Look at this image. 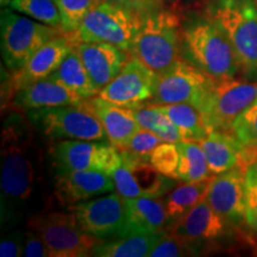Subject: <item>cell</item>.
Returning <instances> with one entry per match:
<instances>
[{
	"mask_svg": "<svg viewBox=\"0 0 257 257\" xmlns=\"http://www.w3.org/2000/svg\"><path fill=\"white\" fill-rule=\"evenodd\" d=\"M43 141L23 112H9L3 120L0 147L3 232L54 206L53 173Z\"/></svg>",
	"mask_w": 257,
	"mask_h": 257,
	"instance_id": "obj_1",
	"label": "cell"
},
{
	"mask_svg": "<svg viewBox=\"0 0 257 257\" xmlns=\"http://www.w3.org/2000/svg\"><path fill=\"white\" fill-rule=\"evenodd\" d=\"M204 15L230 42L243 79L257 81V0H207Z\"/></svg>",
	"mask_w": 257,
	"mask_h": 257,
	"instance_id": "obj_2",
	"label": "cell"
},
{
	"mask_svg": "<svg viewBox=\"0 0 257 257\" xmlns=\"http://www.w3.org/2000/svg\"><path fill=\"white\" fill-rule=\"evenodd\" d=\"M184 18L175 6H162L144 15L130 54L157 75L181 57Z\"/></svg>",
	"mask_w": 257,
	"mask_h": 257,
	"instance_id": "obj_3",
	"label": "cell"
},
{
	"mask_svg": "<svg viewBox=\"0 0 257 257\" xmlns=\"http://www.w3.org/2000/svg\"><path fill=\"white\" fill-rule=\"evenodd\" d=\"M181 56L214 80L234 79L240 74L230 42L205 15L184 19Z\"/></svg>",
	"mask_w": 257,
	"mask_h": 257,
	"instance_id": "obj_4",
	"label": "cell"
},
{
	"mask_svg": "<svg viewBox=\"0 0 257 257\" xmlns=\"http://www.w3.org/2000/svg\"><path fill=\"white\" fill-rule=\"evenodd\" d=\"M82 102L36 108L25 112V115L48 143L63 140L108 141L100 120Z\"/></svg>",
	"mask_w": 257,
	"mask_h": 257,
	"instance_id": "obj_5",
	"label": "cell"
},
{
	"mask_svg": "<svg viewBox=\"0 0 257 257\" xmlns=\"http://www.w3.org/2000/svg\"><path fill=\"white\" fill-rule=\"evenodd\" d=\"M27 225L38 231L50 257L92 256L94 246L102 240L85 232L68 208L50 207L29 218Z\"/></svg>",
	"mask_w": 257,
	"mask_h": 257,
	"instance_id": "obj_6",
	"label": "cell"
},
{
	"mask_svg": "<svg viewBox=\"0 0 257 257\" xmlns=\"http://www.w3.org/2000/svg\"><path fill=\"white\" fill-rule=\"evenodd\" d=\"M143 16L111 0H102L73 34L78 43L104 42L130 53Z\"/></svg>",
	"mask_w": 257,
	"mask_h": 257,
	"instance_id": "obj_7",
	"label": "cell"
},
{
	"mask_svg": "<svg viewBox=\"0 0 257 257\" xmlns=\"http://www.w3.org/2000/svg\"><path fill=\"white\" fill-rule=\"evenodd\" d=\"M0 29L3 61L11 72L22 68L41 47L63 32L62 29L15 14L11 8L2 11Z\"/></svg>",
	"mask_w": 257,
	"mask_h": 257,
	"instance_id": "obj_8",
	"label": "cell"
},
{
	"mask_svg": "<svg viewBox=\"0 0 257 257\" xmlns=\"http://www.w3.org/2000/svg\"><path fill=\"white\" fill-rule=\"evenodd\" d=\"M51 173L98 170L112 175L121 165V154L110 141L63 140L48 144Z\"/></svg>",
	"mask_w": 257,
	"mask_h": 257,
	"instance_id": "obj_9",
	"label": "cell"
},
{
	"mask_svg": "<svg viewBox=\"0 0 257 257\" xmlns=\"http://www.w3.org/2000/svg\"><path fill=\"white\" fill-rule=\"evenodd\" d=\"M257 99V81L238 79L216 80L199 110L210 133H230L234 120Z\"/></svg>",
	"mask_w": 257,
	"mask_h": 257,
	"instance_id": "obj_10",
	"label": "cell"
},
{
	"mask_svg": "<svg viewBox=\"0 0 257 257\" xmlns=\"http://www.w3.org/2000/svg\"><path fill=\"white\" fill-rule=\"evenodd\" d=\"M238 229L219 216L204 199L170 227L169 232L184 239L191 246L194 256H198L230 243Z\"/></svg>",
	"mask_w": 257,
	"mask_h": 257,
	"instance_id": "obj_11",
	"label": "cell"
},
{
	"mask_svg": "<svg viewBox=\"0 0 257 257\" xmlns=\"http://www.w3.org/2000/svg\"><path fill=\"white\" fill-rule=\"evenodd\" d=\"M85 232L99 239H112L131 234L124 197L119 193H108L78 202L68 207Z\"/></svg>",
	"mask_w": 257,
	"mask_h": 257,
	"instance_id": "obj_12",
	"label": "cell"
},
{
	"mask_svg": "<svg viewBox=\"0 0 257 257\" xmlns=\"http://www.w3.org/2000/svg\"><path fill=\"white\" fill-rule=\"evenodd\" d=\"M214 81L181 56L169 69L157 75L155 94L148 105L187 102L199 107Z\"/></svg>",
	"mask_w": 257,
	"mask_h": 257,
	"instance_id": "obj_13",
	"label": "cell"
},
{
	"mask_svg": "<svg viewBox=\"0 0 257 257\" xmlns=\"http://www.w3.org/2000/svg\"><path fill=\"white\" fill-rule=\"evenodd\" d=\"M78 44L73 32L63 31L30 57V60L22 68L14 70L3 87L2 107L8 104L11 96L19 89L27 87L31 83L44 80L53 74L61 66L63 60Z\"/></svg>",
	"mask_w": 257,
	"mask_h": 257,
	"instance_id": "obj_14",
	"label": "cell"
},
{
	"mask_svg": "<svg viewBox=\"0 0 257 257\" xmlns=\"http://www.w3.org/2000/svg\"><path fill=\"white\" fill-rule=\"evenodd\" d=\"M121 165L112 174L115 191L124 198H163L178 180L161 174L152 162L120 150Z\"/></svg>",
	"mask_w": 257,
	"mask_h": 257,
	"instance_id": "obj_15",
	"label": "cell"
},
{
	"mask_svg": "<svg viewBox=\"0 0 257 257\" xmlns=\"http://www.w3.org/2000/svg\"><path fill=\"white\" fill-rule=\"evenodd\" d=\"M157 74L131 55L115 78L107 83L98 96L126 108L146 106L155 94Z\"/></svg>",
	"mask_w": 257,
	"mask_h": 257,
	"instance_id": "obj_16",
	"label": "cell"
},
{
	"mask_svg": "<svg viewBox=\"0 0 257 257\" xmlns=\"http://www.w3.org/2000/svg\"><path fill=\"white\" fill-rule=\"evenodd\" d=\"M245 169L238 166L214 175L208 185L205 200L219 216L237 227L245 224Z\"/></svg>",
	"mask_w": 257,
	"mask_h": 257,
	"instance_id": "obj_17",
	"label": "cell"
},
{
	"mask_svg": "<svg viewBox=\"0 0 257 257\" xmlns=\"http://www.w3.org/2000/svg\"><path fill=\"white\" fill-rule=\"evenodd\" d=\"M114 191L112 175L98 170H72L53 174L54 206L59 208H68Z\"/></svg>",
	"mask_w": 257,
	"mask_h": 257,
	"instance_id": "obj_18",
	"label": "cell"
},
{
	"mask_svg": "<svg viewBox=\"0 0 257 257\" xmlns=\"http://www.w3.org/2000/svg\"><path fill=\"white\" fill-rule=\"evenodd\" d=\"M75 48L99 92L118 75L130 57L127 51L104 42H79Z\"/></svg>",
	"mask_w": 257,
	"mask_h": 257,
	"instance_id": "obj_19",
	"label": "cell"
},
{
	"mask_svg": "<svg viewBox=\"0 0 257 257\" xmlns=\"http://www.w3.org/2000/svg\"><path fill=\"white\" fill-rule=\"evenodd\" d=\"M199 144L206 155L213 175L221 174L234 167H246L257 160V153L240 143L232 134L225 131H212Z\"/></svg>",
	"mask_w": 257,
	"mask_h": 257,
	"instance_id": "obj_20",
	"label": "cell"
},
{
	"mask_svg": "<svg viewBox=\"0 0 257 257\" xmlns=\"http://www.w3.org/2000/svg\"><path fill=\"white\" fill-rule=\"evenodd\" d=\"M83 100L85 99L69 91L55 80L47 78L19 89L2 108L3 110L11 108V111H19L25 113L36 108L80 105Z\"/></svg>",
	"mask_w": 257,
	"mask_h": 257,
	"instance_id": "obj_21",
	"label": "cell"
},
{
	"mask_svg": "<svg viewBox=\"0 0 257 257\" xmlns=\"http://www.w3.org/2000/svg\"><path fill=\"white\" fill-rule=\"evenodd\" d=\"M82 104L100 120L107 134L108 141L118 149L123 148L124 144L141 128L131 108L112 104L98 95L85 99Z\"/></svg>",
	"mask_w": 257,
	"mask_h": 257,
	"instance_id": "obj_22",
	"label": "cell"
},
{
	"mask_svg": "<svg viewBox=\"0 0 257 257\" xmlns=\"http://www.w3.org/2000/svg\"><path fill=\"white\" fill-rule=\"evenodd\" d=\"M133 233L166 231L168 219L163 198H124Z\"/></svg>",
	"mask_w": 257,
	"mask_h": 257,
	"instance_id": "obj_23",
	"label": "cell"
},
{
	"mask_svg": "<svg viewBox=\"0 0 257 257\" xmlns=\"http://www.w3.org/2000/svg\"><path fill=\"white\" fill-rule=\"evenodd\" d=\"M167 231V230H166ZM166 231L154 233H131L124 237L105 239L96 244L92 256L98 257H144L149 255Z\"/></svg>",
	"mask_w": 257,
	"mask_h": 257,
	"instance_id": "obj_24",
	"label": "cell"
},
{
	"mask_svg": "<svg viewBox=\"0 0 257 257\" xmlns=\"http://www.w3.org/2000/svg\"><path fill=\"white\" fill-rule=\"evenodd\" d=\"M211 179L201 182H184L181 185H176L163 197L168 229L174 226L193 207L204 200Z\"/></svg>",
	"mask_w": 257,
	"mask_h": 257,
	"instance_id": "obj_25",
	"label": "cell"
},
{
	"mask_svg": "<svg viewBox=\"0 0 257 257\" xmlns=\"http://www.w3.org/2000/svg\"><path fill=\"white\" fill-rule=\"evenodd\" d=\"M49 78L81 96L82 99L93 98L99 93L89 78L76 48L70 51L63 60V62L61 63V66L51 74Z\"/></svg>",
	"mask_w": 257,
	"mask_h": 257,
	"instance_id": "obj_26",
	"label": "cell"
},
{
	"mask_svg": "<svg viewBox=\"0 0 257 257\" xmlns=\"http://www.w3.org/2000/svg\"><path fill=\"white\" fill-rule=\"evenodd\" d=\"M153 106L162 113H165L175 124L181 135L182 141L200 142L210 134L201 112L197 106L187 104V102Z\"/></svg>",
	"mask_w": 257,
	"mask_h": 257,
	"instance_id": "obj_27",
	"label": "cell"
},
{
	"mask_svg": "<svg viewBox=\"0 0 257 257\" xmlns=\"http://www.w3.org/2000/svg\"><path fill=\"white\" fill-rule=\"evenodd\" d=\"M180 152L179 181L201 182L213 178L208 167L206 155L199 142L180 141L178 142Z\"/></svg>",
	"mask_w": 257,
	"mask_h": 257,
	"instance_id": "obj_28",
	"label": "cell"
},
{
	"mask_svg": "<svg viewBox=\"0 0 257 257\" xmlns=\"http://www.w3.org/2000/svg\"><path fill=\"white\" fill-rule=\"evenodd\" d=\"M134 114L141 128H146L156 136L162 138L165 142L178 143L182 141L178 127L165 113L157 110L153 105L134 108Z\"/></svg>",
	"mask_w": 257,
	"mask_h": 257,
	"instance_id": "obj_29",
	"label": "cell"
},
{
	"mask_svg": "<svg viewBox=\"0 0 257 257\" xmlns=\"http://www.w3.org/2000/svg\"><path fill=\"white\" fill-rule=\"evenodd\" d=\"M10 8L49 27L62 29V19L53 0H12Z\"/></svg>",
	"mask_w": 257,
	"mask_h": 257,
	"instance_id": "obj_30",
	"label": "cell"
},
{
	"mask_svg": "<svg viewBox=\"0 0 257 257\" xmlns=\"http://www.w3.org/2000/svg\"><path fill=\"white\" fill-rule=\"evenodd\" d=\"M59 9L62 29L74 32L80 28L86 16L102 0H53Z\"/></svg>",
	"mask_w": 257,
	"mask_h": 257,
	"instance_id": "obj_31",
	"label": "cell"
},
{
	"mask_svg": "<svg viewBox=\"0 0 257 257\" xmlns=\"http://www.w3.org/2000/svg\"><path fill=\"white\" fill-rule=\"evenodd\" d=\"M230 134L246 148L257 153V99L234 120Z\"/></svg>",
	"mask_w": 257,
	"mask_h": 257,
	"instance_id": "obj_32",
	"label": "cell"
},
{
	"mask_svg": "<svg viewBox=\"0 0 257 257\" xmlns=\"http://www.w3.org/2000/svg\"><path fill=\"white\" fill-rule=\"evenodd\" d=\"M150 162L161 174L179 181L180 152L178 143L163 142L160 144L150 156Z\"/></svg>",
	"mask_w": 257,
	"mask_h": 257,
	"instance_id": "obj_33",
	"label": "cell"
},
{
	"mask_svg": "<svg viewBox=\"0 0 257 257\" xmlns=\"http://www.w3.org/2000/svg\"><path fill=\"white\" fill-rule=\"evenodd\" d=\"M245 205L246 230L257 238V160L245 169Z\"/></svg>",
	"mask_w": 257,
	"mask_h": 257,
	"instance_id": "obj_34",
	"label": "cell"
},
{
	"mask_svg": "<svg viewBox=\"0 0 257 257\" xmlns=\"http://www.w3.org/2000/svg\"><path fill=\"white\" fill-rule=\"evenodd\" d=\"M163 142L165 141L156 136L155 134L150 133L146 128H140L119 150H126L141 159L150 161V156L154 150Z\"/></svg>",
	"mask_w": 257,
	"mask_h": 257,
	"instance_id": "obj_35",
	"label": "cell"
},
{
	"mask_svg": "<svg viewBox=\"0 0 257 257\" xmlns=\"http://www.w3.org/2000/svg\"><path fill=\"white\" fill-rule=\"evenodd\" d=\"M194 256L191 246L172 232H165L156 245L152 249L148 257H181Z\"/></svg>",
	"mask_w": 257,
	"mask_h": 257,
	"instance_id": "obj_36",
	"label": "cell"
},
{
	"mask_svg": "<svg viewBox=\"0 0 257 257\" xmlns=\"http://www.w3.org/2000/svg\"><path fill=\"white\" fill-rule=\"evenodd\" d=\"M25 244V232L22 230H9L3 232L0 240V256L19 257L23 256Z\"/></svg>",
	"mask_w": 257,
	"mask_h": 257,
	"instance_id": "obj_37",
	"label": "cell"
},
{
	"mask_svg": "<svg viewBox=\"0 0 257 257\" xmlns=\"http://www.w3.org/2000/svg\"><path fill=\"white\" fill-rule=\"evenodd\" d=\"M23 256L25 257H47L49 256L46 243L36 229L27 225Z\"/></svg>",
	"mask_w": 257,
	"mask_h": 257,
	"instance_id": "obj_38",
	"label": "cell"
},
{
	"mask_svg": "<svg viewBox=\"0 0 257 257\" xmlns=\"http://www.w3.org/2000/svg\"><path fill=\"white\" fill-rule=\"evenodd\" d=\"M111 2L117 3V4L141 15H147L165 6L163 0H111Z\"/></svg>",
	"mask_w": 257,
	"mask_h": 257,
	"instance_id": "obj_39",
	"label": "cell"
},
{
	"mask_svg": "<svg viewBox=\"0 0 257 257\" xmlns=\"http://www.w3.org/2000/svg\"><path fill=\"white\" fill-rule=\"evenodd\" d=\"M11 3L12 0H0V4H2L3 8H4V6H9Z\"/></svg>",
	"mask_w": 257,
	"mask_h": 257,
	"instance_id": "obj_40",
	"label": "cell"
}]
</instances>
